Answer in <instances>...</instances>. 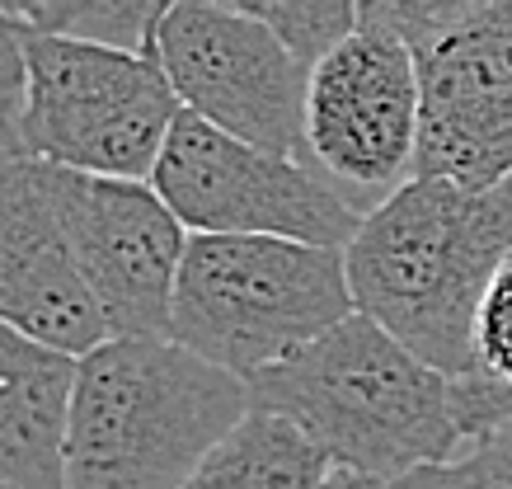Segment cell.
I'll return each mask as SVG.
<instances>
[{
	"mask_svg": "<svg viewBox=\"0 0 512 489\" xmlns=\"http://www.w3.org/2000/svg\"><path fill=\"white\" fill-rule=\"evenodd\" d=\"M71 236L109 339H165L188 231L151 184L71 174Z\"/></svg>",
	"mask_w": 512,
	"mask_h": 489,
	"instance_id": "8fae6325",
	"label": "cell"
},
{
	"mask_svg": "<svg viewBox=\"0 0 512 489\" xmlns=\"http://www.w3.org/2000/svg\"><path fill=\"white\" fill-rule=\"evenodd\" d=\"M249 400L306 433L334 471L367 480L451 471L475 447L461 377L419 363L367 316H348L311 348L259 372Z\"/></svg>",
	"mask_w": 512,
	"mask_h": 489,
	"instance_id": "6da1fadb",
	"label": "cell"
},
{
	"mask_svg": "<svg viewBox=\"0 0 512 489\" xmlns=\"http://www.w3.org/2000/svg\"><path fill=\"white\" fill-rule=\"evenodd\" d=\"M0 325L76 363L109 344L71 236V170L47 160L0 170Z\"/></svg>",
	"mask_w": 512,
	"mask_h": 489,
	"instance_id": "30bf717a",
	"label": "cell"
},
{
	"mask_svg": "<svg viewBox=\"0 0 512 489\" xmlns=\"http://www.w3.org/2000/svg\"><path fill=\"white\" fill-rule=\"evenodd\" d=\"M306 160L362 217L419 179V66L386 24L362 15L311 71Z\"/></svg>",
	"mask_w": 512,
	"mask_h": 489,
	"instance_id": "9c48e42d",
	"label": "cell"
},
{
	"mask_svg": "<svg viewBox=\"0 0 512 489\" xmlns=\"http://www.w3.org/2000/svg\"><path fill=\"white\" fill-rule=\"evenodd\" d=\"M329 489H451V475L447 471H414V475H400V480H367V475L334 471Z\"/></svg>",
	"mask_w": 512,
	"mask_h": 489,
	"instance_id": "ac0fdd59",
	"label": "cell"
},
{
	"mask_svg": "<svg viewBox=\"0 0 512 489\" xmlns=\"http://www.w3.org/2000/svg\"><path fill=\"white\" fill-rule=\"evenodd\" d=\"M475 353L489 377L512 386V254L503 259L498 278L489 283V297L480 306V325H475Z\"/></svg>",
	"mask_w": 512,
	"mask_h": 489,
	"instance_id": "2e32d148",
	"label": "cell"
},
{
	"mask_svg": "<svg viewBox=\"0 0 512 489\" xmlns=\"http://www.w3.org/2000/svg\"><path fill=\"white\" fill-rule=\"evenodd\" d=\"M451 489H512V419L451 466Z\"/></svg>",
	"mask_w": 512,
	"mask_h": 489,
	"instance_id": "e0dca14e",
	"label": "cell"
},
{
	"mask_svg": "<svg viewBox=\"0 0 512 489\" xmlns=\"http://www.w3.org/2000/svg\"><path fill=\"white\" fill-rule=\"evenodd\" d=\"M24 38V151L90 179L151 184L179 123V95L160 52H113L71 38Z\"/></svg>",
	"mask_w": 512,
	"mask_h": 489,
	"instance_id": "8992f818",
	"label": "cell"
},
{
	"mask_svg": "<svg viewBox=\"0 0 512 489\" xmlns=\"http://www.w3.org/2000/svg\"><path fill=\"white\" fill-rule=\"evenodd\" d=\"M419 66V179L512 184V0H362Z\"/></svg>",
	"mask_w": 512,
	"mask_h": 489,
	"instance_id": "5b68a950",
	"label": "cell"
},
{
	"mask_svg": "<svg viewBox=\"0 0 512 489\" xmlns=\"http://www.w3.org/2000/svg\"><path fill=\"white\" fill-rule=\"evenodd\" d=\"M334 461L287 419L249 410L184 489H329Z\"/></svg>",
	"mask_w": 512,
	"mask_h": 489,
	"instance_id": "4fadbf2b",
	"label": "cell"
},
{
	"mask_svg": "<svg viewBox=\"0 0 512 489\" xmlns=\"http://www.w3.org/2000/svg\"><path fill=\"white\" fill-rule=\"evenodd\" d=\"M249 410V381L198 353L109 339L76 363L66 489H184Z\"/></svg>",
	"mask_w": 512,
	"mask_h": 489,
	"instance_id": "3957f363",
	"label": "cell"
},
{
	"mask_svg": "<svg viewBox=\"0 0 512 489\" xmlns=\"http://www.w3.org/2000/svg\"><path fill=\"white\" fill-rule=\"evenodd\" d=\"M156 52L184 113L235 142L306 160L311 66H301L273 29L245 15V5L179 0L160 24Z\"/></svg>",
	"mask_w": 512,
	"mask_h": 489,
	"instance_id": "ba28073f",
	"label": "cell"
},
{
	"mask_svg": "<svg viewBox=\"0 0 512 489\" xmlns=\"http://www.w3.org/2000/svg\"><path fill=\"white\" fill-rule=\"evenodd\" d=\"M151 189L188 236H273L343 254L362 226V212L315 165L235 142L193 113H179Z\"/></svg>",
	"mask_w": 512,
	"mask_h": 489,
	"instance_id": "52a82bcc",
	"label": "cell"
},
{
	"mask_svg": "<svg viewBox=\"0 0 512 489\" xmlns=\"http://www.w3.org/2000/svg\"><path fill=\"white\" fill-rule=\"evenodd\" d=\"M76 358L0 325V489H66Z\"/></svg>",
	"mask_w": 512,
	"mask_h": 489,
	"instance_id": "7c38bea8",
	"label": "cell"
},
{
	"mask_svg": "<svg viewBox=\"0 0 512 489\" xmlns=\"http://www.w3.org/2000/svg\"><path fill=\"white\" fill-rule=\"evenodd\" d=\"M512 254V207L503 189L470 193L447 179H414L367 212L343 269L357 316L447 377L484 372L475 325Z\"/></svg>",
	"mask_w": 512,
	"mask_h": 489,
	"instance_id": "7a4b0ae2",
	"label": "cell"
},
{
	"mask_svg": "<svg viewBox=\"0 0 512 489\" xmlns=\"http://www.w3.org/2000/svg\"><path fill=\"white\" fill-rule=\"evenodd\" d=\"M348 316L357 306L339 250L273 236H188L165 339L254 381Z\"/></svg>",
	"mask_w": 512,
	"mask_h": 489,
	"instance_id": "277c9868",
	"label": "cell"
},
{
	"mask_svg": "<svg viewBox=\"0 0 512 489\" xmlns=\"http://www.w3.org/2000/svg\"><path fill=\"white\" fill-rule=\"evenodd\" d=\"M503 198H508V207H512V184H503Z\"/></svg>",
	"mask_w": 512,
	"mask_h": 489,
	"instance_id": "d6986e66",
	"label": "cell"
},
{
	"mask_svg": "<svg viewBox=\"0 0 512 489\" xmlns=\"http://www.w3.org/2000/svg\"><path fill=\"white\" fill-rule=\"evenodd\" d=\"M19 29L113 52H156L170 5L160 0H0Z\"/></svg>",
	"mask_w": 512,
	"mask_h": 489,
	"instance_id": "5bb4252c",
	"label": "cell"
},
{
	"mask_svg": "<svg viewBox=\"0 0 512 489\" xmlns=\"http://www.w3.org/2000/svg\"><path fill=\"white\" fill-rule=\"evenodd\" d=\"M245 15L273 29L282 48L311 71L329 52H339L362 24V10L353 0H268V5H245Z\"/></svg>",
	"mask_w": 512,
	"mask_h": 489,
	"instance_id": "9a60e30c",
	"label": "cell"
}]
</instances>
